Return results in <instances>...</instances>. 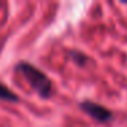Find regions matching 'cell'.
<instances>
[{"label":"cell","mask_w":127,"mask_h":127,"mask_svg":"<svg viewBox=\"0 0 127 127\" xmlns=\"http://www.w3.org/2000/svg\"><path fill=\"white\" fill-rule=\"evenodd\" d=\"M0 98L15 102V101H18V100H19V97H18L14 92L10 90L8 88H6L4 85H1V83H0Z\"/></svg>","instance_id":"cell-3"},{"label":"cell","mask_w":127,"mask_h":127,"mask_svg":"<svg viewBox=\"0 0 127 127\" xmlns=\"http://www.w3.org/2000/svg\"><path fill=\"white\" fill-rule=\"evenodd\" d=\"M17 71L22 72L23 77L26 78V81L30 83L32 88L41 97L47 98V97L51 96V93H52V82L41 70H38L30 63L21 62V63L17 64Z\"/></svg>","instance_id":"cell-1"},{"label":"cell","mask_w":127,"mask_h":127,"mask_svg":"<svg viewBox=\"0 0 127 127\" xmlns=\"http://www.w3.org/2000/svg\"><path fill=\"white\" fill-rule=\"evenodd\" d=\"M81 108H82L83 112H86L89 116H92L93 119H96L97 122H101V123L109 122L112 119V112L109 109H107L105 107H102V105L97 104V102L83 101L81 102Z\"/></svg>","instance_id":"cell-2"}]
</instances>
